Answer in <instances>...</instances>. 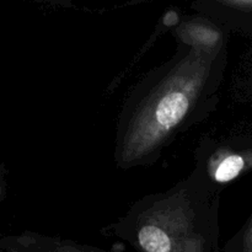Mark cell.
<instances>
[{
    "label": "cell",
    "mask_w": 252,
    "mask_h": 252,
    "mask_svg": "<svg viewBox=\"0 0 252 252\" xmlns=\"http://www.w3.org/2000/svg\"><path fill=\"white\" fill-rule=\"evenodd\" d=\"M225 46L176 43L175 53L128 93L116 123L113 159L121 170L158 162L177 137L206 120L217 105Z\"/></svg>",
    "instance_id": "6da1fadb"
},
{
    "label": "cell",
    "mask_w": 252,
    "mask_h": 252,
    "mask_svg": "<svg viewBox=\"0 0 252 252\" xmlns=\"http://www.w3.org/2000/svg\"><path fill=\"white\" fill-rule=\"evenodd\" d=\"M100 234L135 252H217L218 192L192 169L165 191L135 201Z\"/></svg>",
    "instance_id": "7a4b0ae2"
},
{
    "label": "cell",
    "mask_w": 252,
    "mask_h": 252,
    "mask_svg": "<svg viewBox=\"0 0 252 252\" xmlns=\"http://www.w3.org/2000/svg\"><path fill=\"white\" fill-rule=\"evenodd\" d=\"M194 171L216 192L252 170V148L203 137L194 150Z\"/></svg>",
    "instance_id": "3957f363"
},
{
    "label": "cell",
    "mask_w": 252,
    "mask_h": 252,
    "mask_svg": "<svg viewBox=\"0 0 252 252\" xmlns=\"http://www.w3.org/2000/svg\"><path fill=\"white\" fill-rule=\"evenodd\" d=\"M0 252H120L62 236L25 230L0 234Z\"/></svg>",
    "instance_id": "277c9868"
},
{
    "label": "cell",
    "mask_w": 252,
    "mask_h": 252,
    "mask_svg": "<svg viewBox=\"0 0 252 252\" xmlns=\"http://www.w3.org/2000/svg\"><path fill=\"white\" fill-rule=\"evenodd\" d=\"M176 43L202 48H218L225 46V34L218 24L212 19H191L175 29Z\"/></svg>",
    "instance_id": "5b68a950"
},
{
    "label": "cell",
    "mask_w": 252,
    "mask_h": 252,
    "mask_svg": "<svg viewBox=\"0 0 252 252\" xmlns=\"http://www.w3.org/2000/svg\"><path fill=\"white\" fill-rule=\"evenodd\" d=\"M226 10L234 12H252V0H209L204 2L203 11Z\"/></svg>",
    "instance_id": "8992f818"
},
{
    "label": "cell",
    "mask_w": 252,
    "mask_h": 252,
    "mask_svg": "<svg viewBox=\"0 0 252 252\" xmlns=\"http://www.w3.org/2000/svg\"><path fill=\"white\" fill-rule=\"evenodd\" d=\"M225 252H252V217L243 230L226 245Z\"/></svg>",
    "instance_id": "52a82bcc"
},
{
    "label": "cell",
    "mask_w": 252,
    "mask_h": 252,
    "mask_svg": "<svg viewBox=\"0 0 252 252\" xmlns=\"http://www.w3.org/2000/svg\"><path fill=\"white\" fill-rule=\"evenodd\" d=\"M6 181H5V177L4 175H2V172L0 171V203H1L5 199V197H6Z\"/></svg>",
    "instance_id": "ba28073f"
}]
</instances>
